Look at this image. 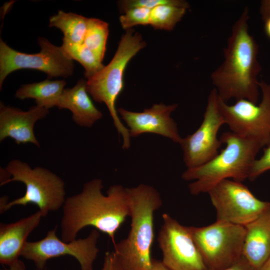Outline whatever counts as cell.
Returning a JSON list of instances; mask_svg holds the SVG:
<instances>
[{
  "instance_id": "obj_1",
  "label": "cell",
  "mask_w": 270,
  "mask_h": 270,
  "mask_svg": "<svg viewBox=\"0 0 270 270\" xmlns=\"http://www.w3.org/2000/svg\"><path fill=\"white\" fill-rule=\"evenodd\" d=\"M102 188V180L94 178L85 183L80 193L66 198L60 223L62 241L75 240L81 230L91 226L116 243V234L130 214L128 196L120 184L110 186L106 195Z\"/></svg>"
},
{
  "instance_id": "obj_2",
  "label": "cell",
  "mask_w": 270,
  "mask_h": 270,
  "mask_svg": "<svg viewBox=\"0 0 270 270\" xmlns=\"http://www.w3.org/2000/svg\"><path fill=\"white\" fill-rule=\"evenodd\" d=\"M249 10L246 7L232 26L224 60L211 74L219 97L226 102L231 98L248 100L257 104L261 66L258 60V46L248 30Z\"/></svg>"
},
{
  "instance_id": "obj_3",
  "label": "cell",
  "mask_w": 270,
  "mask_h": 270,
  "mask_svg": "<svg viewBox=\"0 0 270 270\" xmlns=\"http://www.w3.org/2000/svg\"><path fill=\"white\" fill-rule=\"evenodd\" d=\"M131 218L128 236L114 244V259L125 270H148L152 264L154 214L162 202L158 191L145 184L126 188Z\"/></svg>"
},
{
  "instance_id": "obj_4",
  "label": "cell",
  "mask_w": 270,
  "mask_h": 270,
  "mask_svg": "<svg viewBox=\"0 0 270 270\" xmlns=\"http://www.w3.org/2000/svg\"><path fill=\"white\" fill-rule=\"evenodd\" d=\"M220 140L226 144L212 159L198 166L187 168L183 180H194L188 185L190 194L208 192L221 181L232 179L242 182L248 179L256 156L262 147L256 140L230 131L223 133Z\"/></svg>"
},
{
  "instance_id": "obj_5",
  "label": "cell",
  "mask_w": 270,
  "mask_h": 270,
  "mask_svg": "<svg viewBox=\"0 0 270 270\" xmlns=\"http://www.w3.org/2000/svg\"><path fill=\"white\" fill-rule=\"evenodd\" d=\"M146 45L140 34L126 30L110 63L86 80L87 90L92 99L107 106L114 126L122 137V148L125 150L130 146V136L118 116L116 103L124 88V72L128 63Z\"/></svg>"
},
{
  "instance_id": "obj_6",
  "label": "cell",
  "mask_w": 270,
  "mask_h": 270,
  "mask_svg": "<svg viewBox=\"0 0 270 270\" xmlns=\"http://www.w3.org/2000/svg\"><path fill=\"white\" fill-rule=\"evenodd\" d=\"M12 176L2 186L12 182H20L26 186L24 195L10 202L6 197L0 198V212L2 213L16 205H36L46 216L48 212L62 207L66 200L64 182L57 174L40 166L32 168L26 162L14 159L5 168Z\"/></svg>"
},
{
  "instance_id": "obj_7",
  "label": "cell",
  "mask_w": 270,
  "mask_h": 270,
  "mask_svg": "<svg viewBox=\"0 0 270 270\" xmlns=\"http://www.w3.org/2000/svg\"><path fill=\"white\" fill-rule=\"evenodd\" d=\"M208 270H220L242 255L244 226L216 220L202 227L188 226Z\"/></svg>"
},
{
  "instance_id": "obj_8",
  "label": "cell",
  "mask_w": 270,
  "mask_h": 270,
  "mask_svg": "<svg viewBox=\"0 0 270 270\" xmlns=\"http://www.w3.org/2000/svg\"><path fill=\"white\" fill-rule=\"evenodd\" d=\"M39 52L34 54L21 52L10 47L0 40V88L11 72L23 68L40 70L50 78H68L74 73L73 60L66 54L62 46L52 44L46 38L40 37Z\"/></svg>"
},
{
  "instance_id": "obj_9",
  "label": "cell",
  "mask_w": 270,
  "mask_h": 270,
  "mask_svg": "<svg viewBox=\"0 0 270 270\" xmlns=\"http://www.w3.org/2000/svg\"><path fill=\"white\" fill-rule=\"evenodd\" d=\"M262 98L259 104L246 99L228 104L218 96V104L230 131L254 140L262 146L270 145V84L261 80Z\"/></svg>"
},
{
  "instance_id": "obj_10",
  "label": "cell",
  "mask_w": 270,
  "mask_h": 270,
  "mask_svg": "<svg viewBox=\"0 0 270 270\" xmlns=\"http://www.w3.org/2000/svg\"><path fill=\"white\" fill-rule=\"evenodd\" d=\"M216 211V220L245 226L270 207L258 198L242 182L223 180L208 192Z\"/></svg>"
},
{
  "instance_id": "obj_11",
  "label": "cell",
  "mask_w": 270,
  "mask_h": 270,
  "mask_svg": "<svg viewBox=\"0 0 270 270\" xmlns=\"http://www.w3.org/2000/svg\"><path fill=\"white\" fill-rule=\"evenodd\" d=\"M56 226L49 230L46 236L38 241L26 242L20 256L32 260L38 270H42L46 262L52 258L68 255L79 262L81 270H93V264L99 250L97 242L98 230H92L87 237L66 242L56 235Z\"/></svg>"
},
{
  "instance_id": "obj_12",
  "label": "cell",
  "mask_w": 270,
  "mask_h": 270,
  "mask_svg": "<svg viewBox=\"0 0 270 270\" xmlns=\"http://www.w3.org/2000/svg\"><path fill=\"white\" fill-rule=\"evenodd\" d=\"M218 98L216 90L214 88L208 95L200 125L194 133L182 138L180 144L187 168L201 166L219 152L222 143L218 133L225 121L219 107Z\"/></svg>"
},
{
  "instance_id": "obj_13",
  "label": "cell",
  "mask_w": 270,
  "mask_h": 270,
  "mask_svg": "<svg viewBox=\"0 0 270 270\" xmlns=\"http://www.w3.org/2000/svg\"><path fill=\"white\" fill-rule=\"evenodd\" d=\"M162 218L158 242L164 264L170 270H208L188 226L166 213Z\"/></svg>"
},
{
  "instance_id": "obj_14",
  "label": "cell",
  "mask_w": 270,
  "mask_h": 270,
  "mask_svg": "<svg viewBox=\"0 0 270 270\" xmlns=\"http://www.w3.org/2000/svg\"><path fill=\"white\" fill-rule=\"evenodd\" d=\"M177 107L176 104L166 105L160 103L154 104L141 112L130 111L122 108H119L118 112L126 122L130 137L152 133L164 136L180 144L182 138L176 123L170 116Z\"/></svg>"
},
{
  "instance_id": "obj_15",
  "label": "cell",
  "mask_w": 270,
  "mask_h": 270,
  "mask_svg": "<svg viewBox=\"0 0 270 270\" xmlns=\"http://www.w3.org/2000/svg\"><path fill=\"white\" fill-rule=\"evenodd\" d=\"M48 113V109L38 105L23 111L0 102V142L10 138L17 144L32 143L40 147L34 133V124Z\"/></svg>"
},
{
  "instance_id": "obj_16",
  "label": "cell",
  "mask_w": 270,
  "mask_h": 270,
  "mask_svg": "<svg viewBox=\"0 0 270 270\" xmlns=\"http://www.w3.org/2000/svg\"><path fill=\"white\" fill-rule=\"evenodd\" d=\"M44 217L40 210L18 221L0 224V262L10 266L18 259L29 234Z\"/></svg>"
},
{
  "instance_id": "obj_17",
  "label": "cell",
  "mask_w": 270,
  "mask_h": 270,
  "mask_svg": "<svg viewBox=\"0 0 270 270\" xmlns=\"http://www.w3.org/2000/svg\"><path fill=\"white\" fill-rule=\"evenodd\" d=\"M244 226L242 255L258 270L270 258V207Z\"/></svg>"
},
{
  "instance_id": "obj_18",
  "label": "cell",
  "mask_w": 270,
  "mask_h": 270,
  "mask_svg": "<svg viewBox=\"0 0 270 270\" xmlns=\"http://www.w3.org/2000/svg\"><path fill=\"white\" fill-rule=\"evenodd\" d=\"M86 88V80H80L72 88L64 89L57 104L59 109H68L78 125L90 128L101 119L102 112L93 104Z\"/></svg>"
},
{
  "instance_id": "obj_19",
  "label": "cell",
  "mask_w": 270,
  "mask_h": 270,
  "mask_svg": "<svg viewBox=\"0 0 270 270\" xmlns=\"http://www.w3.org/2000/svg\"><path fill=\"white\" fill-rule=\"evenodd\" d=\"M66 82L64 80H44L22 85L15 97L20 100L32 98L36 105L49 109L56 106Z\"/></svg>"
},
{
  "instance_id": "obj_20",
  "label": "cell",
  "mask_w": 270,
  "mask_h": 270,
  "mask_svg": "<svg viewBox=\"0 0 270 270\" xmlns=\"http://www.w3.org/2000/svg\"><path fill=\"white\" fill-rule=\"evenodd\" d=\"M88 18L72 12L59 10L50 18L49 26L56 27L64 34L62 42L82 44L86 32Z\"/></svg>"
},
{
  "instance_id": "obj_21",
  "label": "cell",
  "mask_w": 270,
  "mask_h": 270,
  "mask_svg": "<svg viewBox=\"0 0 270 270\" xmlns=\"http://www.w3.org/2000/svg\"><path fill=\"white\" fill-rule=\"evenodd\" d=\"M189 8L188 2L181 0L157 6L151 10L150 24L156 29L172 30Z\"/></svg>"
},
{
  "instance_id": "obj_22",
  "label": "cell",
  "mask_w": 270,
  "mask_h": 270,
  "mask_svg": "<svg viewBox=\"0 0 270 270\" xmlns=\"http://www.w3.org/2000/svg\"><path fill=\"white\" fill-rule=\"evenodd\" d=\"M64 52L72 60L79 62L84 68V76L88 80L93 76L104 66L102 60L83 44H74L62 42Z\"/></svg>"
},
{
  "instance_id": "obj_23",
  "label": "cell",
  "mask_w": 270,
  "mask_h": 270,
  "mask_svg": "<svg viewBox=\"0 0 270 270\" xmlns=\"http://www.w3.org/2000/svg\"><path fill=\"white\" fill-rule=\"evenodd\" d=\"M108 34V24L101 20L88 18L83 44L102 61Z\"/></svg>"
},
{
  "instance_id": "obj_24",
  "label": "cell",
  "mask_w": 270,
  "mask_h": 270,
  "mask_svg": "<svg viewBox=\"0 0 270 270\" xmlns=\"http://www.w3.org/2000/svg\"><path fill=\"white\" fill-rule=\"evenodd\" d=\"M120 17L122 27L126 30L138 25L150 24L151 10L138 7L128 9Z\"/></svg>"
},
{
  "instance_id": "obj_25",
  "label": "cell",
  "mask_w": 270,
  "mask_h": 270,
  "mask_svg": "<svg viewBox=\"0 0 270 270\" xmlns=\"http://www.w3.org/2000/svg\"><path fill=\"white\" fill-rule=\"evenodd\" d=\"M267 171H270V145L264 147L262 155L254 160L248 179L254 180Z\"/></svg>"
},
{
  "instance_id": "obj_26",
  "label": "cell",
  "mask_w": 270,
  "mask_h": 270,
  "mask_svg": "<svg viewBox=\"0 0 270 270\" xmlns=\"http://www.w3.org/2000/svg\"><path fill=\"white\" fill-rule=\"evenodd\" d=\"M220 270H256L242 255L236 262Z\"/></svg>"
},
{
  "instance_id": "obj_27",
  "label": "cell",
  "mask_w": 270,
  "mask_h": 270,
  "mask_svg": "<svg viewBox=\"0 0 270 270\" xmlns=\"http://www.w3.org/2000/svg\"><path fill=\"white\" fill-rule=\"evenodd\" d=\"M260 14L264 20L270 16V0H262L260 8Z\"/></svg>"
},
{
  "instance_id": "obj_28",
  "label": "cell",
  "mask_w": 270,
  "mask_h": 270,
  "mask_svg": "<svg viewBox=\"0 0 270 270\" xmlns=\"http://www.w3.org/2000/svg\"><path fill=\"white\" fill-rule=\"evenodd\" d=\"M112 254L107 252L105 253L104 262L100 270H112Z\"/></svg>"
},
{
  "instance_id": "obj_29",
  "label": "cell",
  "mask_w": 270,
  "mask_h": 270,
  "mask_svg": "<svg viewBox=\"0 0 270 270\" xmlns=\"http://www.w3.org/2000/svg\"><path fill=\"white\" fill-rule=\"evenodd\" d=\"M148 270H170L166 267L162 261L152 259V264Z\"/></svg>"
},
{
  "instance_id": "obj_30",
  "label": "cell",
  "mask_w": 270,
  "mask_h": 270,
  "mask_svg": "<svg viewBox=\"0 0 270 270\" xmlns=\"http://www.w3.org/2000/svg\"><path fill=\"white\" fill-rule=\"evenodd\" d=\"M6 270H26V267L24 262L18 259L9 266Z\"/></svg>"
},
{
  "instance_id": "obj_31",
  "label": "cell",
  "mask_w": 270,
  "mask_h": 270,
  "mask_svg": "<svg viewBox=\"0 0 270 270\" xmlns=\"http://www.w3.org/2000/svg\"><path fill=\"white\" fill-rule=\"evenodd\" d=\"M264 30L266 36L270 38V16L264 20Z\"/></svg>"
},
{
  "instance_id": "obj_32",
  "label": "cell",
  "mask_w": 270,
  "mask_h": 270,
  "mask_svg": "<svg viewBox=\"0 0 270 270\" xmlns=\"http://www.w3.org/2000/svg\"><path fill=\"white\" fill-rule=\"evenodd\" d=\"M112 270H125L114 259L112 254Z\"/></svg>"
},
{
  "instance_id": "obj_33",
  "label": "cell",
  "mask_w": 270,
  "mask_h": 270,
  "mask_svg": "<svg viewBox=\"0 0 270 270\" xmlns=\"http://www.w3.org/2000/svg\"><path fill=\"white\" fill-rule=\"evenodd\" d=\"M258 270H270V258Z\"/></svg>"
}]
</instances>
